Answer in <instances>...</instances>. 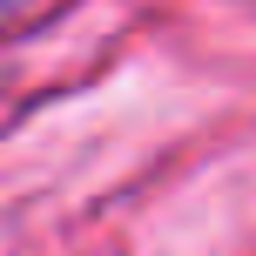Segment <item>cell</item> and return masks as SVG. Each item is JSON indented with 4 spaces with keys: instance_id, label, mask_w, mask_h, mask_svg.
I'll return each mask as SVG.
<instances>
[{
    "instance_id": "6da1fadb",
    "label": "cell",
    "mask_w": 256,
    "mask_h": 256,
    "mask_svg": "<svg viewBox=\"0 0 256 256\" xmlns=\"http://www.w3.org/2000/svg\"><path fill=\"white\" fill-rule=\"evenodd\" d=\"M40 7H54V0H0V27L27 20V14H40Z\"/></svg>"
}]
</instances>
